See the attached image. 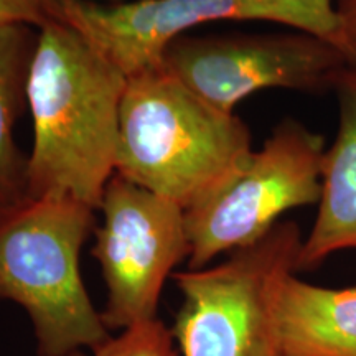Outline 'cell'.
I'll return each mask as SVG.
<instances>
[{
	"label": "cell",
	"mask_w": 356,
	"mask_h": 356,
	"mask_svg": "<svg viewBox=\"0 0 356 356\" xmlns=\"http://www.w3.org/2000/svg\"><path fill=\"white\" fill-rule=\"evenodd\" d=\"M252 152L243 119L200 99L160 65L127 76L118 175L188 210L225 188Z\"/></svg>",
	"instance_id": "2"
},
{
	"label": "cell",
	"mask_w": 356,
	"mask_h": 356,
	"mask_svg": "<svg viewBox=\"0 0 356 356\" xmlns=\"http://www.w3.org/2000/svg\"><path fill=\"white\" fill-rule=\"evenodd\" d=\"M70 356H88V353L84 350H79V351H74V353H71Z\"/></svg>",
	"instance_id": "15"
},
{
	"label": "cell",
	"mask_w": 356,
	"mask_h": 356,
	"mask_svg": "<svg viewBox=\"0 0 356 356\" xmlns=\"http://www.w3.org/2000/svg\"><path fill=\"white\" fill-rule=\"evenodd\" d=\"M325 140L296 119H284L241 172L211 198L185 210L188 269L264 238L287 211L318 203Z\"/></svg>",
	"instance_id": "5"
},
{
	"label": "cell",
	"mask_w": 356,
	"mask_h": 356,
	"mask_svg": "<svg viewBox=\"0 0 356 356\" xmlns=\"http://www.w3.org/2000/svg\"><path fill=\"white\" fill-rule=\"evenodd\" d=\"M127 74L65 20L38 29L26 104L30 198L68 197L99 210L115 173Z\"/></svg>",
	"instance_id": "1"
},
{
	"label": "cell",
	"mask_w": 356,
	"mask_h": 356,
	"mask_svg": "<svg viewBox=\"0 0 356 356\" xmlns=\"http://www.w3.org/2000/svg\"><path fill=\"white\" fill-rule=\"evenodd\" d=\"M99 211L91 252L108 289L101 312L106 327L121 332L159 318L163 286L190 256L185 210L114 173Z\"/></svg>",
	"instance_id": "8"
},
{
	"label": "cell",
	"mask_w": 356,
	"mask_h": 356,
	"mask_svg": "<svg viewBox=\"0 0 356 356\" xmlns=\"http://www.w3.org/2000/svg\"><path fill=\"white\" fill-rule=\"evenodd\" d=\"M280 356H356V286L323 287L291 274L279 293Z\"/></svg>",
	"instance_id": "10"
},
{
	"label": "cell",
	"mask_w": 356,
	"mask_h": 356,
	"mask_svg": "<svg viewBox=\"0 0 356 356\" xmlns=\"http://www.w3.org/2000/svg\"><path fill=\"white\" fill-rule=\"evenodd\" d=\"M92 356H178L175 337L160 318L124 328L91 351Z\"/></svg>",
	"instance_id": "12"
},
{
	"label": "cell",
	"mask_w": 356,
	"mask_h": 356,
	"mask_svg": "<svg viewBox=\"0 0 356 356\" xmlns=\"http://www.w3.org/2000/svg\"><path fill=\"white\" fill-rule=\"evenodd\" d=\"M343 51L356 68V0H335Z\"/></svg>",
	"instance_id": "14"
},
{
	"label": "cell",
	"mask_w": 356,
	"mask_h": 356,
	"mask_svg": "<svg viewBox=\"0 0 356 356\" xmlns=\"http://www.w3.org/2000/svg\"><path fill=\"white\" fill-rule=\"evenodd\" d=\"M60 20L74 26L127 76L157 66L168 42L211 22H273L343 51L335 0H66Z\"/></svg>",
	"instance_id": "7"
},
{
	"label": "cell",
	"mask_w": 356,
	"mask_h": 356,
	"mask_svg": "<svg viewBox=\"0 0 356 356\" xmlns=\"http://www.w3.org/2000/svg\"><path fill=\"white\" fill-rule=\"evenodd\" d=\"M160 66L200 99L234 114L257 91H333L351 68L335 44L312 33L178 35L160 55Z\"/></svg>",
	"instance_id": "6"
},
{
	"label": "cell",
	"mask_w": 356,
	"mask_h": 356,
	"mask_svg": "<svg viewBox=\"0 0 356 356\" xmlns=\"http://www.w3.org/2000/svg\"><path fill=\"white\" fill-rule=\"evenodd\" d=\"M338 126L325 150L322 193L309 234L302 243L297 273L314 270L341 251H356V68L338 79Z\"/></svg>",
	"instance_id": "9"
},
{
	"label": "cell",
	"mask_w": 356,
	"mask_h": 356,
	"mask_svg": "<svg viewBox=\"0 0 356 356\" xmlns=\"http://www.w3.org/2000/svg\"><path fill=\"white\" fill-rule=\"evenodd\" d=\"M66 0H0V25H29L42 29L60 20Z\"/></svg>",
	"instance_id": "13"
},
{
	"label": "cell",
	"mask_w": 356,
	"mask_h": 356,
	"mask_svg": "<svg viewBox=\"0 0 356 356\" xmlns=\"http://www.w3.org/2000/svg\"><path fill=\"white\" fill-rule=\"evenodd\" d=\"M38 30L29 25H0V210L30 200L29 154L13 137L29 109L26 83L37 50Z\"/></svg>",
	"instance_id": "11"
},
{
	"label": "cell",
	"mask_w": 356,
	"mask_h": 356,
	"mask_svg": "<svg viewBox=\"0 0 356 356\" xmlns=\"http://www.w3.org/2000/svg\"><path fill=\"white\" fill-rule=\"evenodd\" d=\"M96 210L68 197L0 210V300L25 310L38 356L95 350L111 337L81 277V249Z\"/></svg>",
	"instance_id": "3"
},
{
	"label": "cell",
	"mask_w": 356,
	"mask_h": 356,
	"mask_svg": "<svg viewBox=\"0 0 356 356\" xmlns=\"http://www.w3.org/2000/svg\"><path fill=\"white\" fill-rule=\"evenodd\" d=\"M304 236L279 221L222 262L173 274L181 305L172 332L181 356H280L279 293L297 274Z\"/></svg>",
	"instance_id": "4"
}]
</instances>
